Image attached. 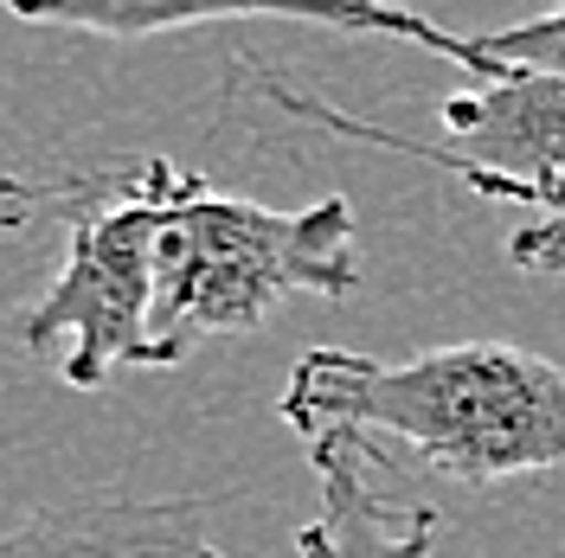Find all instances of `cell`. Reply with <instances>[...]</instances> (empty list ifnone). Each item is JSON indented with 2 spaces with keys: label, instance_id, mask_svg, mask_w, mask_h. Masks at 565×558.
Listing matches in <instances>:
<instances>
[{
  "label": "cell",
  "instance_id": "obj_2",
  "mask_svg": "<svg viewBox=\"0 0 565 558\" xmlns=\"http://www.w3.org/2000/svg\"><path fill=\"white\" fill-rule=\"evenodd\" d=\"M360 289L353 206L328 193L302 212H277L212 193L180 168L161 225V289H154V373L180 366L212 334H245L282 296L341 302Z\"/></svg>",
  "mask_w": 565,
  "mask_h": 558
},
{
  "label": "cell",
  "instance_id": "obj_10",
  "mask_svg": "<svg viewBox=\"0 0 565 558\" xmlns=\"http://www.w3.org/2000/svg\"><path fill=\"white\" fill-rule=\"evenodd\" d=\"M476 45H482L489 58H501V65L559 71L565 77V0L553 13H540V20H514V26H501V33H482Z\"/></svg>",
  "mask_w": 565,
  "mask_h": 558
},
{
  "label": "cell",
  "instance_id": "obj_4",
  "mask_svg": "<svg viewBox=\"0 0 565 558\" xmlns=\"http://www.w3.org/2000/svg\"><path fill=\"white\" fill-rule=\"evenodd\" d=\"M26 26H71V33L104 39H154L180 26H212V20H302V26H341V33H392L412 39L450 65L494 77L501 58H489L476 39L450 33L444 20L412 13L398 0H0Z\"/></svg>",
  "mask_w": 565,
  "mask_h": 558
},
{
  "label": "cell",
  "instance_id": "obj_5",
  "mask_svg": "<svg viewBox=\"0 0 565 558\" xmlns=\"http://www.w3.org/2000/svg\"><path fill=\"white\" fill-rule=\"evenodd\" d=\"M302 450L321 475V514L296 533V558H430L437 507L398 501L386 489L392 462L380 437L360 430H316Z\"/></svg>",
  "mask_w": 565,
  "mask_h": 558
},
{
  "label": "cell",
  "instance_id": "obj_7",
  "mask_svg": "<svg viewBox=\"0 0 565 558\" xmlns=\"http://www.w3.org/2000/svg\"><path fill=\"white\" fill-rule=\"evenodd\" d=\"M0 558H218V546L206 539L200 494H71L7 526Z\"/></svg>",
  "mask_w": 565,
  "mask_h": 558
},
{
  "label": "cell",
  "instance_id": "obj_8",
  "mask_svg": "<svg viewBox=\"0 0 565 558\" xmlns=\"http://www.w3.org/2000/svg\"><path fill=\"white\" fill-rule=\"evenodd\" d=\"M264 90H270L289 116H302V122H321V129H334V136L373 141V148H392V154H412V161H424V168H444V174H457L462 186L489 193V200L533 206V225H514L508 257H514L521 270H533V277H565V186H521V180H501V174H482V168H462V161H450V154H444V148H430V141L392 136V129H380V122H360V116H348V109L321 104V97H302V90H289V84H270V77H264Z\"/></svg>",
  "mask_w": 565,
  "mask_h": 558
},
{
  "label": "cell",
  "instance_id": "obj_9",
  "mask_svg": "<svg viewBox=\"0 0 565 558\" xmlns=\"http://www.w3.org/2000/svg\"><path fill=\"white\" fill-rule=\"evenodd\" d=\"M116 174H65V180H39V174H0V245L33 232L39 218L65 212V218H84L109 193Z\"/></svg>",
  "mask_w": 565,
  "mask_h": 558
},
{
  "label": "cell",
  "instance_id": "obj_3",
  "mask_svg": "<svg viewBox=\"0 0 565 558\" xmlns=\"http://www.w3.org/2000/svg\"><path fill=\"white\" fill-rule=\"evenodd\" d=\"M174 161H129L84 218H71V245L52 289L39 296L20 341L52 353L65 341V385L97 391L116 366H154V289H161V225L174 200Z\"/></svg>",
  "mask_w": 565,
  "mask_h": 558
},
{
  "label": "cell",
  "instance_id": "obj_6",
  "mask_svg": "<svg viewBox=\"0 0 565 558\" xmlns=\"http://www.w3.org/2000/svg\"><path fill=\"white\" fill-rule=\"evenodd\" d=\"M444 129L462 168L521 180V186H565V77L559 71L501 65L476 90L444 97Z\"/></svg>",
  "mask_w": 565,
  "mask_h": 558
},
{
  "label": "cell",
  "instance_id": "obj_1",
  "mask_svg": "<svg viewBox=\"0 0 565 558\" xmlns=\"http://www.w3.org/2000/svg\"><path fill=\"white\" fill-rule=\"evenodd\" d=\"M277 411L296 437H398L424 469L469 489L565 469V366L514 341H450L412 360L309 347Z\"/></svg>",
  "mask_w": 565,
  "mask_h": 558
}]
</instances>
